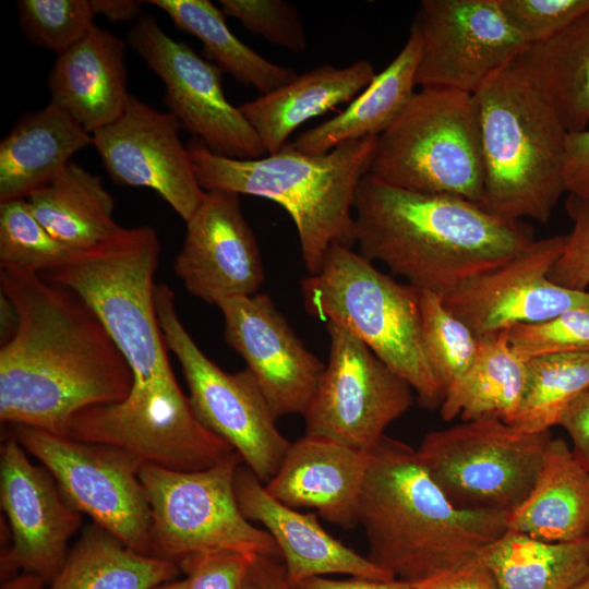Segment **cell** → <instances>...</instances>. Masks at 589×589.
Here are the masks:
<instances>
[{"mask_svg":"<svg viewBox=\"0 0 589 589\" xmlns=\"http://www.w3.org/2000/svg\"><path fill=\"white\" fill-rule=\"evenodd\" d=\"M16 317L0 349V420L68 436L81 410L123 400L133 386L124 356L74 291L38 273L0 269Z\"/></svg>","mask_w":589,"mask_h":589,"instance_id":"obj_1","label":"cell"},{"mask_svg":"<svg viewBox=\"0 0 589 589\" xmlns=\"http://www.w3.org/2000/svg\"><path fill=\"white\" fill-rule=\"evenodd\" d=\"M359 253L384 263L420 290L442 297L527 250L533 230L521 219L492 213L447 194L422 193L370 173L353 203Z\"/></svg>","mask_w":589,"mask_h":589,"instance_id":"obj_2","label":"cell"},{"mask_svg":"<svg viewBox=\"0 0 589 589\" xmlns=\"http://www.w3.org/2000/svg\"><path fill=\"white\" fill-rule=\"evenodd\" d=\"M508 513L453 504L411 446L384 436L369 453L359 525L368 558L417 584L476 557L507 530Z\"/></svg>","mask_w":589,"mask_h":589,"instance_id":"obj_3","label":"cell"},{"mask_svg":"<svg viewBox=\"0 0 589 589\" xmlns=\"http://www.w3.org/2000/svg\"><path fill=\"white\" fill-rule=\"evenodd\" d=\"M378 135L309 155L287 143L279 152L256 159H237L211 152L200 140L190 142L196 179L206 191H225L268 199L291 217L309 275L317 274L334 244L353 247V203L369 173Z\"/></svg>","mask_w":589,"mask_h":589,"instance_id":"obj_4","label":"cell"},{"mask_svg":"<svg viewBox=\"0 0 589 589\" xmlns=\"http://www.w3.org/2000/svg\"><path fill=\"white\" fill-rule=\"evenodd\" d=\"M479 113L485 209L546 223L566 192L567 131L517 59L473 95Z\"/></svg>","mask_w":589,"mask_h":589,"instance_id":"obj_5","label":"cell"},{"mask_svg":"<svg viewBox=\"0 0 589 589\" xmlns=\"http://www.w3.org/2000/svg\"><path fill=\"white\" fill-rule=\"evenodd\" d=\"M301 293L310 315L357 336L424 407L441 406L444 390L425 350L420 289L380 272L351 248L334 244L321 271L301 280Z\"/></svg>","mask_w":589,"mask_h":589,"instance_id":"obj_6","label":"cell"},{"mask_svg":"<svg viewBox=\"0 0 589 589\" xmlns=\"http://www.w3.org/2000/svg\"><path fill=\"white\" fill-rule=\"evenodd\" d=\"M160 251L154 228L120 227L104 241L74 250L62 265L40 274L87 303L128 361L133 384L140 386L178 383L155 305L154 277Z\"/></svg>","mask_w":589,"mask_h":589,"instance_id":"obj_7","label":"cell"},{"mask_svg":"<svg viewBox=\"0 0 589 589\" xmlns=\"http://www.w3.org/2000/svg\"><path fill=\"white\" fill-rule=\"evenodd\" d=\"M369 173L405 190L447 194L479 205L484 173L473 95L420 88L377 136Z\"/></svg>","mask_w":589,"mask_h":589,"instance_id":"obj_8","label":"cell"},{"mask_svg":"<svg viewBox=\"0 0 589 589\" xmlns=\"http://www.w3.org/2000/svg\"><path fill=\"white\" fill-rule=\"evenodd\" d=\"M551 438L485 418L429 432L416 450L453 504L510 514L531 492Z\"/></svg>","mask_w":589,"mask_h":589,"instance_id":"obj_9","label":"cell"},{"mask_svg":"<svg viewBox=\"0 0 589 589\" xmlns=\"http://www.w3.org/2000/svg\"><path fill=\"white\" fill-rule=\"evenodd\" d=\"M240 456L235 452L199 471H176L144 464L140 470L152 510L151 553L177 561L204 550L278 555L265 530L241 513L235 491Z\"/></svg>","mask_w":589,"mask_h":589,"instance_id":"obj_10","label":"cell"},{"mask_svg":"<svg viewBox=\"0 0 589 589\" xmlns=\"http://www.w3.org/2000/svg\"><path fill=\"white\" fill-rule=\"evenodd\" d=\"M155 305L165 342L179 361L199 420L227 442L266 484L277 472L290 442L249 369L228 373L213 362L183 326L173 291L156 284Z\"/></svg>","mask_w":589,"mask_h":589,"instance_id":"obj_11","label":"cell"},{"mask_svg":"<svg viewBox=\"0 0 589 589\" xmlns=\"http://www.w3.org/2000/svg\"><path fill=\"white\" fill-rule=\"evenodd\" d=\"M12 435L52 474L76 510L129 548L152 555V510L140 478L142 459L113 446L25 425H13Z\"/></svg>","mask_w":589,"mask_h":589,"instance_id":"obj_12","label":"cell"},{"mask_svg":"<svg viewBox=\"0 0 589 589\" xmlns=\"http://www.w3.org/2000/svg\"><path fill=\"white\" fill-rule=\"evenodd\" d=\"M68 436L113 446L176 471L203 470L235 453L199 420L181 387L133 386L121 401L77 412Z\"/></svg>","mask_w":589,"mask_h":589,"instance_id":"obj_13","label":"cell"},{"mask_svg":"<svg viewBox=\"0 0 589 589\" xmlns=\"http://www.w3.org/2000/svg\"><path fill=\"white\" fill-rule=\"evenodd\" d=\"M328 360L303 413L305 434L363 453L413 404L410 385L357 336L327 322Z\"/></svg>","mask_w":589,"mask_h":589,"instance_id":"obj_14","label":"cell"},{"mask_svg":"<svg viewBox=\"0 0 589 589\" xmlns=\"http://www.w3.org/2000/svg\"><path fill=\"white\" fill-rule=\"evenodd\" d=\"M128 43L165 85V104L182 128L211 152L237 159L266 153L239 107L226 97L221 73L191 46L167 35L152 15L142 14Z\"/></svg>","mask_w":589,"mask_h":589,"instance_id":"obj_15","label":"cell"},{"mask_svg":"<svg viewBox=\"0 0 589 589\" xmlns=\"http://www.w3.org/2000/svg\"><path fill=\"white\" fill-rule=\"evenodd\" d=\"M416 74L420 88L474 95L530 45L498 0H422Z\"/></svg>","mask_w":589,"mask_h":589,"instance_id":"obj_16","label":"cell"},{"mask_svg":"<svg viewBox=\"0 0 589 589\" xmlns=\"http://www.w3.org/2000/svg\"><path fill=\"white\" fill-rule=\"evenodd\" d=\"M178 119L131 95L119 119L93 135L108 175L123 185L156 191L187 223L206 197Z\"/></svg>","mask_w":589,"mask_h":589,"instance_id":"obj_17","label":"cell"},{"mask_svg":"<svg viewBox=\"0 0 589 589\" xmlns=\"http://www.w3.org/2000/svg\"><path fill=\"white\" fill-rule=\"evenodd\" d=\"M0 503L11 536L1 555V575L22 570L50 582L69 553L82 516L65 498L52 474L31 461L12 435L0 449Z\"/></svg>","mask_w":589,"mask_h":589,"instance_id":"obj_18","label":"cell"},{"mask_svg":"<svg viewBox=\"0 0 589 589\" xmlns=\"http://www.w3.org/2000/svg\"><path fill=\"white\" fill-rule=\"evenodd\" d=\"M565 243L566 235L536 240L502 266L443 297V302L478 338L588 306L589 291L563 288L549 279Z\"/></svg>","mask_w":589,"mask_h":589,"instance_id":"obj_19","label":"cell"},{"mask_svg":"<svg viewBox=\"0 0 589 589\" xmlns=\"http://www.w3.org/2000/svg\"><path fill=\"white\" fill-rule=\"evenodd\" d=\"M227 344L243 358L276 419L305 412L325 364L310 352L268 294L218 305Z\"/></svg>","mask_w":589,"mask_h":589,"instance_id":"obj_20","label":"cell"},{"mask_svg":"<svg viewBox=\"0 0 589 589\" xmlns=\"http://www.w3.org/2000/svg\"><path fill=\"white\" fill-rule=\"evenodd\" d=\"M173 271L190 294L209 304L256 294L264 280L263 262L239 194L206 193L187 221Z\"/></svg>","mask_w":589,"mask_h":589,"instance_id":"obj_21","label":"cell"},{"mask_svg":"<svg viewBox=\"0 0 589 589\" xmlns=\"http://www.w3.org/2000/svg\"><path fill=\"white\" fill-rule=\"evenodd\" d=\"M235 491L243 516L260 522L274 539L289 584L330 574L380 581L396 579L390 572L330 536L317 515L301 513L269 495L248 467L237 468Z\"/></svg>","mask_w":589,"mask_h":589,"instance_id":"obj_22","label":"cell"},{"mask_svg":"<svg viewBox=\"0 0 589 589\" xmlns=\"http://www.w3.org/2000/svg\"><path fill=\"white\" fill-rule=\"evenodd\" d=\"M368 462L369 453L304 434L290 443L277 472L264 486L289 507L312 508L328 522L353 529L359 525Z\"/></svg>","mask_w":589,"mask_h":589,"instance_id":"obj_23","label":"cell"},{"mask_svg":"<svg viewBox=\"0 0 589 589\" xmlns=\"http://www.w3.org/2000/svg\"><path fill=\"white\" fill-rule=\"evenodd\" d=\"M125 43L95 25L59 55L48 76L50 103L93 134L123 113L128 93Z\"/></svg>","mask_w":589,"mask_h":589,"instance_id":"obj_24","label":"cell"},{"mask_svg":"<svg viewBox=\"0 0 589 589\" xmlns=\"http://www.w3.org/2000/svg\"><path fill=\"white\" fill-rule=\"evenodd\" d=\"M375 75L373 64L363 59L342 68L323 64L239 108L271 155L279 152L289 135L308 120L350 103Z\"/></svg>","mask_w":589,"mask_h":589,"instance_id":"obj_25","label":"cell"},{"mask_svg":"<svg viewBox=\"0 0 589 589\" xmlns=\"http://www.w3.org/2000/svg\"><path fill=\"white\" fill-rule=\"evenodd\" d=\"M88 145L93 135L57 105L25 113L0 143V201L28 197Z\"/></svg>","mask_w":589,"mask_h":589,"instance_id":"obj_26","label":"cell"},{"mask_svg":"<svg viewBox=\"0 0 589 589\" xmlns=\"http://www.w3.org/2000/svg\"><path fill=\"white\" fill-rule=\"evenodd\" d=\"M507 529L548 542L589 536V469L563 438H551L534 485L508 515Z\"/></svg>","mask_w":589,"mask_h":589,"instance_id":"obj_27","label":"cell"},{"mask_svg":"<svg viewBox=\"0 0 589 589\" xmlns=\"http://www.w3.org/2000/svg\"><path fill=\"white\" fill-rule=\"evenodd\" d=\"M422 35L418 22L398 55L337 116L301 133L289 143L296 151L317 155L369 135H380L399 116L414 94Z\"/></svg>","mask_w":589,"mask_h":589,"instance_id":"obj_28","label":"cell"},{"mask_svg":"<svg viewBox=\"0 0 589 589\" xmlns=\"http://www.w3.org/2000/svg\"><path fill=\"white\" fill-rule=\"evenodd\" d=\"M536 89L569 132L589 124V10L517 58Z\"/></svg>","mask_w":589,"mask_h":589,"instance_id":"obj_29","label":"cell"},{"mask_svg":"<svg viewBox=\"0 0 589 589\" xmlns=\"http://www.w3.org/2000/svg\"><path fill=\"white\" fill-rule=\"evenodd\" d=\"M528 361L509 344L504 330L479 337V350L469 370L444 395L441 417L450 421L498 419L509 423L526 389Z\"/></svg>","mask_w":589,"mask_h":589,"instance_id":"obj_30","label":"cell"},{"mask_svg":"<svg viewBox=\"0 0 589 589\" xmlns=\"http://www.w3.org/2000/svg\"><path fill=\"white\" fill-rule=\"evenodd\" d=\"M27 199L40 224L72 250L93 247L121 227L103 180L73 161Z\"/></svg>","mask_w":589,"mask_h":589,"instance_id":"obj_31","label":"cell"},{"mask_svg":"<svg viewBox=\"0 0 589 589\" xmlns=\"http://www.w3.org/2000/svg\"><path fill=\"white\" fill-rule=\"evenodd\" d=\"M179 573L175 561L142 554L93 522L48 589H154Z\"/></svg>","mask_w":589,"mask_h":589,"instance_id":"obj_32","label":"cell"},{"mask_svg":"<svg viewBox=\"0 0 589 589\" xmlns=\"http://www.w3.org/2000/svg\"><path fill=\"white\" fill-rule=\"evenodd\" d=\"M478 557L497 589H569L589 574L585 541L548 542L508 529Z\"/></svg>","mask_w":589,"mask_h":589,"instance_id":"obj_33","label":"cell"},{"mask_svg":"<svg viewBox=\"0 0 589 589\" xmlns=\"http://www.w3.org/2000/svg\"><path fill=\"white\" fill-rule=\"evenodd\" d=\"M164 11L173 24L203 44V52L223 72L261 95L289 83L298 74L274 63L242 43L227 26L224 12L208 0H148Z\"/></svg>","mask_w":589,"mask_h":589,"instance_id":"obj_34","label":"cell"},{"mask_svg":"<svg viewBox=\"0 0 589 589\" xmlns=\"http://www.w3.org/2000/svg\"><path fill=\"white\" fill-rule=\"evenodd\" d=\"M588 387L589 352L533 358L528 361L521 405L508 424L529 433L550 431Z\"/></svg>","mask_w":589,"mask_h":589,"instance_id":"obj_35","label":"cell"},{"mask_svg":"<svg viewBox=\"0 0 589 589\" xmlns=\"http://www.w3.org/2000/svg\"><path fill=\"white\" fill-rule=\"evenodd\" d=\"M73 251L49 233L27 200L1 202V268L43 274L62 265Z\"/></svg>","mask_w":589,"mask_h":589,"instance_id":"obj_36","label":"cell"},{"mask_svg":"<svg viewBox=\"0 0 589 589\" xmlns=\"http://www.w3.org/2000/svg\"><path fill=\"white\" fill-rule=\"evenodd\" d=\"M424 345L444 395L469 370L479 350V338L452 313L443 297L421 290Z\"/></svg>","mask_w":589,"mask_h":589,"instance_id":"obj_37","label":"cell"},{"mask_svg":"<svg viewBox=\"0 0 589 589\" xmlns=\"http://www.w3.org/2000/svg\"><path fill=\"white\" fill-rule=\"evenodd\" d=\"M16 8L19 24L28 40L57 56L95 26L91 0H20Z\"/></svg>","mask_w":589,"mask_h":589,"instance_id":"obj_38","label":"cell"},{"mask_svg":"<svg viewBox=\"0 0 589 589\" xmlns=\"http://www.w3.org/2000/svg\"><path fill=\"white\" fill-rule=\"evenodd\" d=\"M504 332L512 347L527 361L550 354L589 352V305L545 321L517 324Z\"/></svg>","mask_w":589,"mask_h":589,"instance_id":"obj_39","label":"cell"},{"mask_svg":"<svg viewBox=\"0 0 589 589\" xmlns=\"http://www.w3.org/2000/svg\"><path fill=\"white\" fill-rule=\"evenodd\" d=\"M225 15L232 16L251 33L291 52L306 49L303 23L297 7L283 0H220Z\"/></svg>","mask_w":589,"mask_h":589,"instance_id":"obj_40","label":"cell"},{"mask_svg":"<svg viewBox=\"0 0 589 589\" xmlns=\"http://www.w3.org/2000/svg\"><path fill=\"white\" fill-rule=\"evenodd\" d=\"M530 45L558 34L589 10V0H498Z\"/></svg>","mask_w":589,"mask_h":589,"instance_id":"obj_41","label":"cell"},{"mask_svg":"<svg viewBox=\"0 0 589 589\" xmlns=\"http://www.w3.org/2000/svg\"><path fill=\"white\" fill-rule=\"evenodd\" d=\"M255 556L230 550H204L188 553L176 563L185 576L187 589H241Z\"/></svg>","mask_w":589,"mask_h":589,"instance_id":"obj_42","label":"cell"},{"mask_svg":"<svg viewBox=\"0 0 589 589\" xmlns=\"http://www.w3.org/2000/svg\"><path fill=\"white\" fill-rule=\"evenodd\" d=\"M566 211L573 221L570 233L549 279L563 288L586 291L589 286V199L568 194Z\"/></svg>","mask_w":589,"mask_h":589,"instance_id":"obj_43","label":"cell"},{"mask_svg":"<svg viewBox=\"0 0 589 589\" xmlns=\"http://www.w3.org/2000/svg\"><path fill=\"white\" fill-rule=\"evenodd\" d=\"M564 179L568 194L589 199V129L566 134Z\"/></svg>","mask_w":589,"mask_h":589,"instance_id":"obj_44","label":"cell"},{"mask_svg":"<svg viewBox=\"0 0 589 589\" xmlns=\"http://www.w3.org/2000/svg\"><path fill=\"white\" fill-rule=\"evenodd\" d=\"M413 589H497L478 555L465 564L413 584Z\"/></svg>","mask_w":589,"mask_h":589,"instance_id":"obj_45","label":"cell"},{"mask_svg":"<svg viewBox=\"0 0 589 589\" xmlns=\"http://www.w3.org/2000/svg\"><path fill=\"white\" fill-rule=\"evenodd\" d=\"M573 443V452L589 469V387L565 410L560 421Z\"/></svg>","mask_w":589,"mask_h":589,"instance_id":"obj_46","label":"cell"},{"mask_svg":"<svg viewBox=\"0 0 589 589\" xmlns=\"http://www.w3.org/2000/svg\"><path fill=\"white\" fill-rule=\"evenodd\" d=\"M278 555H256L241 589H290L284 563Z\"/></svg>","mask_w":589,"mask_h":589,"instance_id":"obj_47","label":"cell"},{"mask_svg":"<svg viewBox=\"0 0 589 589\" xmlns=\"http://www.w3.org/2000/svg\"><path fill=\"white\" fill-rule=\"evenodd\" d=\"M290 589H413V584L399 579L380 581L353 577L336 580L318 576L290 584Z\"/></svg>","mask_w":589,"mask_h":589,"instance_id":"obj_48","label":"cell"},{"mask_svg":"<svg viewBox=\"0 0 589 589\" xmlns=\"http://www.w3.org/2000/svg\"><path fill=\"white\" fill-rule=\"evenodd\" d=\"M96 15H104L112 24L136 21L142 15L143 1L91 0Z\"/></svg>","mask_w":589,"mask_h":589,"instance_id":"obj_49","label":"cell"},{"mask_svg":"<svg viewBox=\"0 0 589 589\" xmlns=\"http://www.w3.org/2000/svg\"><path fill=\"white\" fill-rule=\"evenodd\" d=\"M47 584L40 576L22 573L4 580L0 589H44Z\"/></svg>","mask_w":589,"mask_h":589,"instance_id":"obj_50","label":"cell"},{"mask_svg":"<svg viewBox=\"0 0 589 589\" xmlns=\"http://www.w3.org/2000/svg\"><path fill=\"white\" fill-rule=\"evenodd\" d=\"M154 589H187V582L184 579L172 580V581L163 584Z\"/></svg>","mask_w":589,"mask_h":589,"instance_id":"obj_51","label":"cell"},{"mask_svg":"<svg viewBox=\"0 0 589 589\" xmlns=\"http://www.w3.org/2000/svg\"><path fill=\"white\" fill-rule=\"evenodd\" d=\"M569 589H589V574Z\"/></svg>","mask_w":589,"mask_h":589,"instance_id":"obj_52","label":"cell"},{"mask_svg":"<svg viewBox=\"0 0 589 589\" xmlns=\"http://www.w3.org/2000/svg\"><path fill=\"white\" fill-rule=\"evenodd\" d=\"M585 542H586L587 550H588V553H589V536L587 537V539L585 540Z\"/></svg>","mask_w":589,"mask_h":589,"instance_id":"obj_53","label":"cell"}]
</instances>
